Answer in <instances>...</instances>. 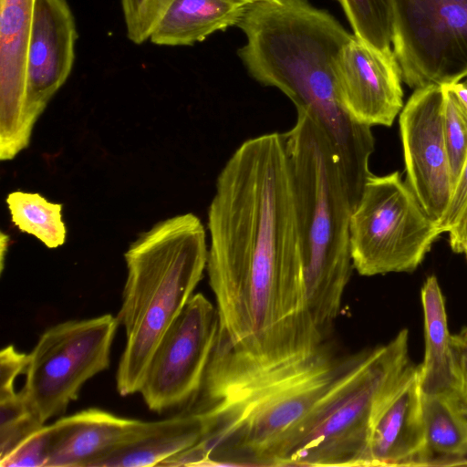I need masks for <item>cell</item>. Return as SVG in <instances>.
<instances>
[{"label": "cell", "mask_w": 467, "mask_h": 467, "mask_svg": "<svg viewBox=\"0 0 467 467\" xmlns=\"http://www.w3.org/2000/svg\"><path fill=\"white\" fill-rule=\"evenodd\" d=\"M442 86L417 88L400 114L406 183L424 212L436 223L453 191L444 137Z\"/></svg>", "instance_id": "11"}, {"label": "cell", "mask_w": 467, "mask_h": 467, "mask_svg": "<svg viewBox=\"0 0 467 467\" xmlns=\"http://www.w3.org/2000/svg\"><path fill=\"white\" fill-rule=\"evenodd\" d=\"M219 333V314L202 294L189 299L164 333L140 389L155 412L190 409L197 400Z\"/></svg>", "instance_id": "10"}, {"label": "cell", "mask_w": 467, "mask_h": 467, "mask_svg": "<svg viewBox=\"0 0 467 467\" xmlns=\"http://www.w3.org/2000/svg\"><path fill=\"white\" fill-rule=\"evenodd\" d=\"M440 235L399 171L372 173L350 214L352 266L365 276L413 272Z\"/></svg>", "instance_id": "7"}, {"label": "cell", "mask_w": 467, "mask_h": 467, "mask_svg": "<svg viewBox=\"0 0 467 467\" xmlns=\"http://www.w3.org/2000/svg\"><path fill=\"white\" fill-rule=\"evenodd\" d=\"M401 72L391 49L382 50L353 37L337 65L341 105L352 120L373 127L392 125L403 108Z\"/></svg>", "instance_id": "13"}, {"label": "cell", "mask_w": 467, "mask_h": 467, "mask_svg": "<svg viewBox=\"0 0 467 467\" xmlns=\"http://www.w3.org/2000/svg\"><path fill=\"white\" fill-rule=\"evenodd\" d=\"M354 36L382 50L390 49L393 38L392 0H337Z\"/></svg>", "instance_id": "22"}, {"label": "cell", "mask_w": 467, "mask_h": 467, "mask_svg": "<svg viewBox=\"0 0 467 467\" xmlns=\"http://www.w3.org/2000/svg\"><path fill=\"white\" fill-rule=\"evenodd\" d=\"M206 271L217 343L260 364L304 358L323 344L309 311L283 133L244 140L215 182Z\"/></svg>", "instance_id": "1"}, {"label": "cell", "mask_w": 467, "mask_h": 467, "mask_svg": "<svg viewBox=\"0 0 467 467\" xmlns=\"http://www.w3.org/2000/svg\"><path fill=\"white\" fill-rule=\"evenodd\" d=\"M443 88L444 137L451 170L453 187L467 156V124L450 94Z\"/></svg>", "instance_id": "25"}, {"label": "cell", "mask_w": 467, "mask_h": 467, "mask_svg": "<svg viewBox=\"0 0 467 467\" xmlns=\"http://www.w3.org/2000/svg\"><path fill=\"white\" fill-rule=\"evenodd\" d=\"M420 296L425 335L424 360L420 365L422 395H448L467 402L449 332L444 297L434 275L426 279Z\"/></svg>", "instance_id": "17"}, {"label": "cell", "mask_w": 467, "mask_h": 467, "mask_svg": "<svg viewBox=\"0 0 467 467\" xmlns=\"http://www.w3.org/2000/svg\"><path fill=\"white\" fill-rule=\"evenodd\" d=\"M425 432L420 366L410 364L375 402L366 466L431 465Z\"/></svg>", "instance_id": "12"}, {"label": "cell", "mask_w": 467, "mask_h": 467, "mask_svg": "<svg viewBox=\"0 0 467 467\" xmlns=\"http://www.w3.org/2000/svg\"><path fill=\"white\" fill-rule=\"evenodd\" d=\"M356 354L323 344L304 358L264 365L216 342L200 394L188 409L206 430L162 466H278L288 447Z\"/></svg>", "instance_id": "2"}, {"label": "cell", "mask_w": 467, "mask_h": 467, "mask_svg": "<svg viewBox=\"0 0 467 467\" xmlns=\"http://www.w3.org/2000/svg\"><path fill=\"white\" fill-rule=\"evenodd\" d=\"M0 461L45 424L21 392L0 397Z\"/></svg>", "instance_id": "23"}, {"label": "cell", "mask_w": 467, "mask_h": 467, "mask_svg": "<svg viewBox=\"0 0 467 467\" xmlns=\"http://www.w3.org/2000/svg\"><path fill=\"white\" fill-rule=\"evenodd\" d=\"M27 355L18 352L13 345L7 346L0 353V397L16 393L15 381L25 372Z\"/></svg>", "instance_id": "27"}, {"label": "cell", "mask_w": 467, "mask_h": 467, "mask_svg": "<svg viewBox=\"0 0 467 467\" xmlns=\"http://www.w3.org/2000/svg\"><path fill=\"white\" fill-rule=\"evenodd\" d=\"M238 26L246 36L238 55L250 76L312 110L342 160L358 156L371 129L350 119L337 85L339 53L354 35L307 0L255 2Z\"/></svg>", "instance_id": "3"}, {"label": "cell", "mask_w": 467, "mask_h": 467, "mask_svg": "<svg viewBox=\"0 0 467 467\" xmlns=\"http://www.w3.org/2000/svg\"><path fill=\"white\" fill-rule=\"evenodd\" d=\"M206 425L200 412L192 410L150 421L148 430L134 441L93 462L90 467L159 466L165 460L196 445Z\"/></svg>", "instance_id": "18"}, {"label": "cell", "mask_w": 467, "mask_h": 467, "mask_svg": "<svg viewBox=\"0 0 467 467\" xmlns=\"http://www.w3.org/2000/svg\"><path fill=\"white\" fill-rule=\"evenodd\" d=\"M442 87L451 97L461 116L467 124V86L463 82H456Z\"/></svg>", "instance_id": "31"}, {"label": "cell", "mask_w": 467, "mask_h": 467, "mask_svg": "<svg viewBox=\"0 0 467 467\" xmlns=\"http://www.w3.org/2000/svg\"><path fill=\"white\" fill-rule=\"evenodd\" d=\"M294 126L284 132L292 177L312 318L321 333L337 317L352 261L349 219L353 210L336 148L322 123L296 108Z\"/></svg>", "instance_id": "4"}, {"label": "cell", "mask_w": 467, "mask_h": 467, "mask_svg": "<svg viewBox=\"0 0 467 467\" xmlns=\"http://www.w3.org/2000/svg\"><path fill=\"white\" fill-rule=\"evenodd\" d=\"M394 55L417 89L467 78V0H392Z\"/></svg>", "instance_id": "9"}, {"label": "cell", "mask_w": 467, "mask_h": 467, "mask_svg": "<svg viewBox=\"0 0 467 467\" xmlns=\"http://www.w3.org/2000/svg\"><path fill=\"white\" fill-rule=\"evenodd\" d=\"M452 344L462 378L464 393L467 400V327L452 336Z\"/></svg>", "instance_id": "30"}, {"label": "cell", "mask_w": 467, "mask_h": 467, "mask_svg": "<svg viewBox=\"0 0 467 467\" xmlns=\"http://www.w3.org/2000/svg\"><path fill=\"white\" fill-rule=\"evenodd\" d=\"M35 0H0V159L28 147L26 67Z\"/></svg>", "instance_id": "15"}, {"label": "cell", "mask_w": 467, "mask_h": 467, "mask_svg": "<svg viewBox=\"0 0 467 467\" xmlns=\"http://www.w3.org/2000/svg\"><path fill=\"white\" fill-rule=\"evenodd\" d=\"M119 321L110 314L69 320L46 330L27 355L20 391L45 423L76 400L83 384L105 370Z\"/></svg>", "instance_id": "8"}, {"label": "cell", "mask_w": 467, "mask_h": 467, "mask_svg": "<svg viewBox=\"0 0 467 467\" xmlns=\"http://www.w3.org/2000/svg\"><path fill=\"white\" fill-rule=\"evenodd\" d=\"M150 424L93 408L63 417L50 425L46 467H90L99 458L141 436Z\"/></svg>", "instance_id": "16"}, {"label": "cell", "mask_w": 467, "mask_h": 467, "mask_svg": "<svg viewBox=\"0 0 467 467\" xmlns=\"http://www.w3.org/2000/svg\"><path fill=\"white\" fill-rule=\"evenodd\" d=\"M467 204V156L456 183L453 187L451 201L441 217L436 223L439 232L441 234L449 233L456 224L462 211Z\"/></svg>", "instance_id": "28"}, {"label": "cell", "mask_w": 467, "mask_h": 467, "mask_svg": "<svg viewBox=\"0 0 467 467\" xmlns=\"http://www.w3.org/2000/svg\"><path fill=\"white\" fill-rule=\"evenodd\" d=\"M207 255L204 226L192 213L158 222L130 244L117 317L127 339L116 375L121 396L140 391L155 348L202 277Z\"/></svg>", "instance_id": "5"}, {"label": "cell", "mask_w": 467, "mask_h": 467, "mask_svg": "<svg viewBox=\"0 0 467 467\" xmlns=\"http://www.w3.org/2000/svg\"><path fill=\"white\" fill-rule=\"evenodd\" d=\"M463 83L467 86V78H466V80Z\"/></svg>", "instance_id": "34"}, {"label": "cell", "mask_w": 467, "mask_h": 467, "mask_svg": "<svg viewBox=\"0 0 467 467\" xmlns=\"http://www.w3.org/2000/svg\"><path fill=\"white\" fill-rule=\"evenodd\" d=\"M78 38L66 0H35L26 67V110L29 126L67 79Z\"/></svg>", "instance_id": "14"}, {"label": "cell", "mask_w": 467, "mask_h": 467, "mask_svg": "<svg viewBox=\"0 0 467 467\" xmlns=\"http://www.w3.org/2000/svg\"><path fill=\"white\" fill-rule=\"evenodd\" d=\"M173 0H121L130 41L140 45L149 39Z\"/></svg>", "instance_id": "24"}, {"label": "cell", "mask_w": 467, "mask_h": 467, "mask_svg": "<svg viewBox=\"0 0 467 467\" xmlns=\"http://www.w3.org/2000/svg\"><path fill=\"white\" fill-rule=\"evenodd\" d=\"M252 1H254V2H258V1H263V0H252Z\"/></svg>", "instance_id": "33"}, {"label": "cell", "mask_w": 467, "mask_h": 467, "mask_svg": "<svg viewBox=\"0 0 467 467\" xmlns=\"http://www.w3.org/2000/svg\"><path fill=\"white\" fill-rule=\"evenodd\" d=\"M8 236L2 234L1 237V271L4 267V257L8 245Z\"/></svg>", "instance_id": "32"}, {"label": "cell", "mask_w": 467, "mask_h": 467, "mask_svg": "<svg viewBox=\"0 0 467 467\" xmlns=\"http://www.w3.org/2000/svg\"><path fill=\"white\" fill-rule=\"evenodd\" d=\"M422 409L432 455L460 463L467 456V402L448 395H422Z\"/></svg>", "instance_id": "20"}, {"label": "cell", "mask_w": 467, "mask_h": 467, "mask_svg": "<svg viewBox=\"0 0 467 467\" xmlns=\"http://www.w3.org/2000/svg\"><path fill=\"white\" fill-rule=\"evenodd\" d=\"M449 244L453 252L463 254L467 258V204L449 232Z\"/></svg>", "instance_id": "29"}, {"label": "cell", "mask_w": 467, "mask_h": 467, "mask_svg": "<svg viewBox=\"0 0 467 467\" xmlns=\"http://www.w3.org/2000/svg\"><path fill=\"white\" fill-rule=\"evenodd\" d=\"M11 221L22 233L33 235L47 248H57L67 240L62 204L37 192L14 191L5 199Z\"/></svg>", "instance_id": "21"}, {"label": "cell", "mask_w": 467, "mask_h": 467, "mask_svg": "<svg viewBox=\"0 0 467 467\" xmlns=\"http://www.w3.org/2000/svg\"><path fill=\"white\" fill-rule=\"evenodd\" d=\"M51 427L44 425L0 461L1 467H46L50 452Z\"/></svg>", "instance_id": "26"}, {"label": "cell", "mask_w": 467, "mask_h": 467, "mask_svg": "<svg viewBox=\"0 0 467 467\" xmlns=\"http://www.w3.org/2000/svg\"><path fill=\"white\" fill-rule=\"evenodd\" d=\"M252 0H173L150 37L160 46H190L237 26Z\"/></svg>", "instance_id": "19"}, {"label": "cell", "mask_w": 467, "mask_h": 467, "mask_svg": "<svg viewBox=\"0 0 467 467\" xmlns=\"http://www.w3.org/2000/svg\"><path fill=\"white\" fill-rule=\"evenodd\" d=\"M410 364L409 331L359 351L292 441L278 466H366L370 417L381 392Z\"/></svg>", "instance_id": "6"}]
</instances>
